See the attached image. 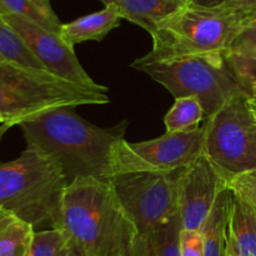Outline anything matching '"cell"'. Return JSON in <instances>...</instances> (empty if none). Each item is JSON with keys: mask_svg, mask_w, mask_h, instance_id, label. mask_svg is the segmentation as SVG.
Listing matches in <instances>:
<instances>
[{"mask_svg": "<svg viewBox=\"0 0 256 256\" xmlns=\"http://www.w3.org/2000/svg\"><path fill=\"white\" fill-rule=\"evenodd\" d=\"M128 122L114 128H100L74 112V108L52 110L22 122L26 145L52 155L60 164L68 182L76 178H115L114 155L125 139Z\"/></svg>", "mask_w": 256, "mask_h": 256, "instance_id": "6da1fadb", "label": "cell"}, {"mask_svg": "<svg viewBox=\"0 0 256 256\" xmlns=\"http://www.w3.org/2000/svg\"><path fill=\"white\" fill-rule=\"evenodd\" d=\"M60 230L82 256H124L138 235L112 182L96 178L68 184Z\"/></svg>", "mask_w": 256, "mask_h": 256, "instance_id": "7a4b0ae2", "label": "cell"}, {"mask_svg": "<svg viewBox=\"0 0 256 256\" xmlns=\"http://www.w3.org/2000/svg\"><path fill=\"white\" fill-rule=\"evenodd\" d=\"M68 180L59 162L32 145L12 162H0V208L34 228L60 229Z\"/></svg>", "mask_w": 256, "mask_h": 256, "instance_id": "3957f363", "label": "cell"}, {"mask_svg": "<svg viewBox=\"0 0 256 256\" xmlns=\"http://www.w3.org/2000/svg\"><path fill=\"white\" fill-rule=\"evenodd\" d=\"M109 102L108 92L76 86L45 70L0 62V115L12 126L52 110Z\"/></svg>", "mask_w": 256, "mask_h": 256, "instance_id": "277c9868", "label": "cell"}, {"mask_svg": "<svg viewBox=\"0 0 256 256\" xmlns=\"http://www.w3.org/2000/svg\"><path fill=\"white\" fill-rule=\"evenodd\" d=\"M132 66L162 85L175 99L196 98L206 118L234 98L245 94L230 72L224 52L172 58H152L146 54L138 58Z\"/></svg>", "mask_w": 256, "mask_h": 256, "instance_id": "5b68a950", "label": "cell"}, {"mask_svg": "<svg viewBox=\"0 0 256 256\" xmlns=\"http://www.w3.org/2000/svg\"><path fill=\"white\" fill-rule=\"evenodd\" d=\"M242 16L220 5L190 2L160 22L152 38V58L224 52L236 39Z\"/></svg>", "mask_w": 256, "mask_h": 256, "instance_id": "8992f818", "label": "cell"}, {"mask_svg": "<svg viewBox=\"0 0 256 256\" xmlns=\"http://www.w3.org/2000/svg\"><path fill=\"white\" fill-rule=\"evenodd\" d=\"M204 154L229 184L256 168V115L250 96L242 94L204 124Z\"/></svg>", "mask_w": 256, "mask_h": 256, "instance_id": "52a82bcc", "label": "cell"}, {"mask_svg": "<svg viewBox=\"0 0 256 256\" xmlns=\"http://www.w3.org/2000/svg\"><path fill=\"white\" fill-rule=\"evenodd\" d=\"M179 172H132L118 175L112 180L138 234L164 226L180 215Z\"/></svg>", "mask_w": 256, "mask_h": 256, "instance_id": "ba28073f", "label": "cell"}, {"mask_svg": "<svg viewBox=\"0 0 256 256\" xmlns=\"http://www.w3.org/2000/svg\"><path fill=\"white\" fill-rule=\"evenodd\" d=\"M205 128L192 132H165L156 139L118 144L114 155L115 176L132 172L175 174L204 152Z\"/></svg>", "mask_w": 256, "mask_h": 256, "instance_id": "9c48e42d", "label": "cell"}, {"mask_svg": "<svg viewBox=\"0 0 256 256\" xmlns=\"http://www.w3.org/2000/svg\"><path fill=\"white\" fill-rule=\"evenodd\" d=\"M0 15L20 35L48 72L84 89L100 92H109L108 86L94 82L85 72L75 55L74 48L65 42L60 34L50 32L19 15Z\"/></svg>", "mask_w": 256, "mask_h": 256, "instance_id": "30bf717a", "label": "cell"}, {"mask_svg": "<svg viewBox=\"0 0 256 256\" xmlns=\"http://www.w3.org/2000/svg\"><path fill=\"white\" fill-rule=\"evenodd\" d=\"M228 182L202 152L179 172V214L182 228L200 230Z\"/></svg>", "mask_w": 256, "mask_h": 256, "instance_id": "8fae6325", "label": "cell"}, {"mask_svg": "<svg viewBox=\"0 0 256 256\" xmlns=\"http://www.w3.org/2000/svg\"><path fill=\"white\" fill-rule=\"evenodd\" d=\"M228 256H256V206L230 190Z\"/></svg>", "mask_w": 256, "mask_h": 256, "instance_id": "7c38bea8", "label": "cell"}, {"mask_svg": "<svg viewBox=\"0 0 256 256\" xmlns=\"http://www.w3.org/2000/svg\"><path fill=\"white\" fill-rule=\"evenodd\" d=\"M122 19L119 6L109 4L99 12L62 24L59 34L72 48L84 42H102L112 30L119 26Z\"/></svg>", "mask_w": 256, "mask_h": 256, "instance_id": "4fadbf2b", "label": "cell"}, {"mask_svg": "<svg viewBox=\"0 0 256 256\" xmlns=\"http://www.w3.org/2000/svg\"><path fill=\"white\" fill-rule=\"evenodd\" d=\"M192 0H118L122 19L139 25L152 35L160 22L184 9Z\"/></svg>", "mask_w": 256, "mask_h": 256, "instance_id": "5bb4252c", "label": "cell"}, {"mask_svg": "<svg viewBox=\"0 0 256 256\" xmlns=\"http://www.w3.org/2000/svg\"><path fill=\"white\" fill-rule=\"evenodd\" d=\"M182 230V218L178 215L164 226L138 234L124 256H182L179 245Z\"/></svg>", "mask_w": 256, "mask_h": 256, "instance_id": "9a60e30c", "label": "cell"}, {"mask_svg": "<svg viewBox=\"0 0 256 256\" xmlns=\"http://www.w3.org/2000/svg\"><path fill=\"white\" fill-rule=\"evenodd\" d=\"M34 234L32 224L0 208V256H26Z\"/></svg>", "mask_w": 256, "mask_h": 256, "instance_id": "2e32d148", "label": "cell"}, {"mask_svg": "<svg viewBox=\"0 0 256 256\" xmlns=\"http://www.w3.org/2000/svg\"><path fill=\"white\" fill-rule=\"evenodd\" d=\"M229 199L230 189L225 188L200 229L204 236V256H228L226 225Z\"/></svg>", "mask_w": 256, "mask_h": 256, "instance_id": "e0dca14e", "label": "cell"}, {"mask_svg": "<svg viewBox=\"0 0 256 256\" xmlns=\"http://www.w3.org/2000/svg\"><path fill=\"white\" fill-rule=\"evenodd\" d=\"M0 14L19 15L58 34L62 26L49 0H0Z\"/></svg>", "mask_w": 256, "mask_h": 256, "instance_id": "ac0fdd59", "label": "cell"}, {"mask_svg": "<svg viewBox=\"0 0 256 256\" xmlns=\"http://www.w3.org/2000/svg\"><path fill=\"white\" fill-rule=\"evenodd\" d=\"M224 58L240 89L252 96L256 92V45L230 46Z\"/></svg>", "mask_w": 256, "mask_h": 256, "instance_id": "d6986e66", "label": "cell"}, {"mask_svg": "<svg viewBox=\"0 0 256 256\" xmlns=\"http://www.w3.org/2000/svg\"><path fill=\"white\" fill-rule=\"evenodd\" d=\"M205 118L204 108L196 98H178L164 116V124L166 132H192L202 128Z\"/></svg>", "mask_w": 256, "mask_h": 256, "instance_id": "ffe728a7", "label": "cell"}, {"mask_svg": "<svg viewBox=\"0 0 256 256\" xmlns=\"http://www.w3.org/2000/svg\"><path fill=\"white\" fill-rule=\"evenodd\" d=\"M0 62H15L28 68L45 70L42 62L30 52L24 40L5 22L2 15H0Z\"/></svg>", "mask_w": 256, "mask_h": 256, "instance_id": "44dd1931", "label": "cell"}, {"mask_svg": "<svg viewBox=\"0 0 256 256\" xmlns=\"http://www.w3.org/2000/svg\"><path fill=\"white\" fill-rule=\"evenodd\" d=\"M69 242L60 229H45L35 232L32 246L26 256H58Z\"/></svg>", "mask_w": 256, "mask_h": 256, "instance_id": "7402d4cb", "label": "cell"}, {"mask_svg": "<svg viewBox=\"0 0 256 256\" xmlns=\"http://www.w3.org/2000/svg\"><path fill=\"white\" fill-rule=\"evenodd\" d=\"M228 188L256 206V168L235 176L228 184Z\"/></svg>", "mask_w": 256, "mask_h": 256, "instance_id": "603a6c76", "label": "cell"}, {"mask_svg": "<svg viewBox=\"0 0 256 256\" xmlns=\"http://www.w3.org/2000/svg\"><path fill=\"white\" fill-rule=\"evenodd\" d=\"M179 245L182 256H204V236L200 230L182 228Z\"/></svg>", "mask_w": 256, "mask_h": 256, "instance_id": "cb8c5ba5", "label": "cell"}, {"mask_svg": "<svg viewBox=\"0 0 256 256\" xmlns=\"http://www.w3.org/2000/svg\"><path fill=\"white\" fill-rule=\"evenodd\" d=\"M256 45V12H252L242 18L239 34L232 46Z\"/></svg>", "mask_w": 256, "mask_h": 256, "instance_id": "d4e9b609", "label": "cell"}, {"mask_svg": "<svg viewBox=\"0 0 256 256\" xmlns=\"http://www.w3.org/2000/svg\"><path fill=\"white\" fill-rule=\"evenodd\" d=\"M219 5L242 18L256 12V0H222Z\"/></svg>", "mask_w": 256, "mask_h": 256, "instance_id": "484cf974", "label": "cell"}, {"mask_svg": "<svg viewBox=\"0 0 256 256\" xmlns=\"http://www.w3.org/2000/svg\"><path fill=\"white\" fill-rule=\"evenodd\" d=\"M58 256H82V255L80 254L79 250L75 248V245L72 244V242H68L66 245L62 248V250L59 252V255Z\"/></svg>", "mask_w": 256, "mask_h": 256, "instance_id": "4316f807", "label": "cell"}, {"mask_svg": "<svg viewBox=\"0 0 256 256\" xmlns=\"http://www.w3.org/2000/svg\"><path fill=\"white\" fill-rule=\"evenodd\" d=\"M222 0H192L194 4L200 5H208V6H214V5H219Z\"/></svg>", "mask_w": 256, "mask_h": 256, "instance_id": "83f0119b", "label": "cell"}, {"mask_svg": "<svg viewBox=\"0 0 256 256\" xmlns=\"http://www.w3.org/2000/svg\"><path fill=\"white\" fill-rule=\"evenodd\" d=\"M12 128V125L10 124H0V142H2V140L4 139V135L6 134L8 130Z\"/></svg>", "mask_w": 256, "mask_h": 256, "instance_id": "f1b7e54d", "label": "cell"}, {"mask_svg": "<svg viewBox=\"0 0 256 256\" xmlns=\"http://www.w3.org/2000/svg\"><path fill=\"white\" fill-rule=\"evenodd\" d=\"M104 5H109V4H116L118 0H100Z\"/></svg>", "mask_w": 256, "mask_h": 256, "instance_id": "f546056e", "label": "cell"}, {"mask_svg": "<svg viewBox=\"0 0 256 256\" xmlns=\"http://www.w3.org/2000/svg\"><path fill=\"white\" fill-rule=\"evenodd\" d=\"M250 102H252V104L256 108V92L254 95H252V96H250Z\"/></svg>", "mask_w": 256, "mask_h": 256, "instance_id": "4dcf8cb0", "label": "cell"}, {"mask_svg": "<svg viewBox=\"0 0 256 256\" xmlns=\"http://www.w3.org/2000/svg\"><path fill=\"white\" fill-rule=\"evenodd\" d=\"M0 124H5V120H4V118L2 116V115H0Z\"/></svg>", "mask_w": 256, "mask_h": 256, "instance_id": "1f68e13d", "label": "cell"}, {"mask_svg": "<svg viewBox=\"0 0 256 256\" xmlns=\"http://www.w3.org/2000/svg\"><path fill=\"white\" fill-rule=\"evenodd\" d=\"M252 110H254V112H255V115H256V108L252 104Z\"/></svg>", "mask_w": 256, "mask_h": 256, "instance_id": "d6a6232c", "label": "cell"}, {"mask_svg": "<svg viewBox=\"0 0 256 256\" xmlns=\"http://www.w3.org/2000/svg\"></svg>", "mask_w": 256, "mask_h": 256, "instance_id": "836d02e7", "label": "cell"}]
</instances>
